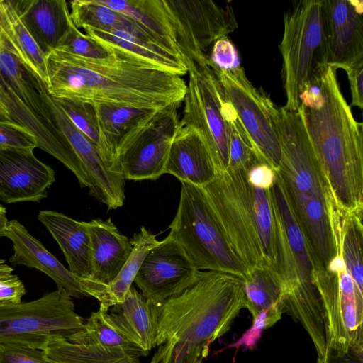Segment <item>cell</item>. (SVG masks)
<instances>
[{
	"mask_svg": "<svg viewBox=\"0 0 363 363\" xmlns=\"http://www.w3.org/2000/svg\"><path fill=\"white\" fill-rule=\"evenodd\" d=\"M100 43V42H99ZM111 55L90 59L52 50L45 55L47 89L55 99L162 109L180 105L186 82L126 50L105 45Z\"/></svg>",
	"mask_w": 363,
	"mask_h": 363,
	"instance_id": "6da1fadb",
	"label": "cell"
},
{
	"mask_svg": "<svg viewBox=\"0 0 363 363\" xmlns=\"http://www.w3.org/2000/svg\"><path fill=\"white\" fill-rule=\"evenodd\" d=\"M274 120L281 150L276 172L306 238L315 286H323L337 279L342 211L321 169L300 110L277 108Z\"/></svg>",
	"mask_w": 363,
	"mask_h": 363,
	"instance_id": "7a4b0ae2",
	"label": "cell"
},
{
	"mask_svg": "<svg viewBox=\"0 0 363 363\" xmlns=\"http://www.w3.org/2000/svg\"><path fill=\"white\" fill-rule=\"evenodd\" d=\"M246 308L243 281L199 270L193 282L160 304L156 347L150 363H202L211 345Z\"/></svg>",
	"mask_w": 363,
	"mask_h": 363,
	"instance_id": "3957f363",
	"label": "cell"
},
{
	"mask_svg": "<svg viewBox=\"0 0 363 363\" xmlns=\"http://www.w3.org/2000/svg\"><path fill=\"white\" fill-rule=\"evenodd\" d=\"M337 69L328 66L302 92L298 109L337 206L362 215L363 125L340 90Z\"/></svg>",
	"mask_w": 363,
	"mask_h": 363,
	"instance_id": "277c9868",
	"label": "cell"
},
{
	"mask_svg": "<svg viewBox=\"0 0 363 363\" xmlns=\"http://www.w3.org/2000/svg\"><path fill=\"white\" fill-rule=\"evenodd\" d=\"M272 192L277 222V270L282 285L284 311L299 322L308 335H318L325 330V320L314 282L312 257L277 172Z\"/></svg>",
	"mask_w": 363,
	"mask_h": 363,
	"instance_id": "5b68a950",
	"label": "cell"
},
{
	"mask_svg": "<svg viewBox=\"0 0 363 363\" xmlns=\"http://www.w3.org/2000/svg\"><path fill=\"white\" fill-rule=\"evenodd\" d=\"M279 49L283 59L284 107L297 111L302 92L316 83L328 66L323 0L293 1L284 15Z\"/></svg>",
	"mask_w": 363,
	"mask_h": 363,
	"instance_id": "8992f818",
	"label": "cell"
},
{
	"mask_svg": "<svg viewBox=\"0 0 363 363\" xmlns=\"http://www.w3.org/2000/svg\"><path fill=\"white\" fill-rule=\"evenodd\" d=\"M168 236L182 247L198 270L234 275L249 272L231 250L201 187L182 182L179 203Z\"/></svg>",
	"mask_w": 363,
	"mask_h": 363,
	"instance_id": "52a82bcc",
	"label": "cell"
},
{
	"mask_svg": "<svg viewBox=\"0 0 363 363\" xmlns=\"http://www.w3.org/2000/svg\"><path fill=\"white\" fill-rule=\"evenodd\" d=\"M202 189L231 250L249 273L264 263L247 172H219Z\"/></svg>",
	"mask_w": 363,
	"mask_h": 363,
	"instance_id": "ba28073f",
	"label": "cell"
},
{
	"mask_svg": "<svg viewBox=\"0 0 363 363\" xmlns=\"http://www.w3.org/2000/svg\"><path fill=\"white\" fill-rule=\"evenodd\" d=\"M84 326L71 296L61 288L29 302L0 304V344L43 350L49 338H68Z\"/></svg>",
	"mask_w": 363,
	"mask_h": 363,
	"instance_id": "9c48e42d",
	"label": "cell"
},
{
	"mask_svg": "<svg viewBox=\"0 0 363 363\" xmlns=\"http://www.w3.org/2000/svg\"><path fill=\"white\" fill-rule=\"evenodd\" d=\"M189 80L179 123L196 129L211 153L217 174L228 169L230 140L223 113L220 82L208 58L185 60Z\"/></svg>",
	"mask_w": 363,
	"mask_h": 363,
	"instance_id": "30bf717a",
	"label": "cell"
},
{
	"mask_svg": "<svg viewBox=\"0 0 363 363\" xmlns=\"http://www.w3.org/2000/svg\"><path fill=\"white\" fill-rule=\"evenodd\" d=\"M212 70L258 150L277 171L281 150L274 120L277 107L266 93L253 86L240 66Z\"/></svg>",
	"mask_w": 363,
	"mask_h": 363,
	"instance_id": "8fae6325",
	"label": "cell"
},
{
	"mask_svg": "<svg viewBox=\"0 0 363 363\" xmlns=\"http://www.w3.org/2000/svg\"><path fill=\"white\" fill-rule=\"evenodd\" d=\"M183 60L208 57L213 44L238 26L233 9L211 0H164Z\"/></svg>",
	"mask_w": 363,
	"mask_h": 363,
	"instance_id": "7c38bea8",
	"label": "cell"
},
{
	"mask_svg": "<svg viewBox=\"0 0 363 363\" xmlns=\"http://www.w3.org/2000/svg\"><path fill=\"white\" fill-rule=\"evenodd\" d=\"M179 106L156 111L138 133L119 145L116 163L124 179L155 180L164 174L169 150L179 126Z\"/></svg>",
	"mask_w": 363,
	"mask_h": 363,
	"instance_id": "4fadbf2b",
	"label": "cell"
},
{
	"mask_svg": "<svg viewBox=\"0 0 363 363\" xmlns=\"http://www.w3.org/2000/svg\"><path fill=\"white\" fill-rule=\"evenodd\" d=\"M38 90L52 113V119L63 133L82 169L89 194L108 210L123 206L125 179L103 159L98 147L72 123L58 103L48 93L45 83L37 77Z\"/></svg>",
	"mask_w": 363,
	"mask_h": 363,
	"instance_id": "5bb4252c",
	"label": "cell"
},
{
	"mask_svg": "<svg viewBox=\"0 0 363 363\" xmlns=\"http://www.w3.org/2000/svg\"><path fill=\"white\" fill-rule=\"evenodd\" d=\"M198 271L180 245L167 235L146 255L134 282L143 296L161 304L189 286Z\"/></svg>",
	"mask_w": 363,
	"mask_h": 363,
	"instance_id": "9a60e30c",
	"label": "cell"
},
{
	"mask_svg": "<svg viewBox=\"0 0 363 363\" xmlns=\"http://www.w3.org/2000/svg\"><path fill=\"white\" fill-rule=\"evenodd\" d=\"M34 149L0 146V200L6 203L40 202L55 181V172Z\"/></svg>",
	"mask_w": 363,
	"mask_h": 363,
	"instance_id": "2e32d148",
	"label": "cell"
},
{
	"mask_svg": "<svg viewBox=\"0 0 363 363\" xmlns=\"http://www.w3.org/2000/svg\"><path fill=\"white\" fill-rule=\"evenodd\" d=\"M0 121L15 123L31 133L38 147L61 162L75 175L81 187L85 186L80 164L59 128L26 105L1 76Z\"/></svg>",
	"mask_w": 363,
	"mask_h": 363,
	"instance_id": "e0dca14e",
	"label": "cell"
},
{
	"mask_svg": "<svg viewBox=\"0 0 363 363\" xmlns=\"http://www.w3.org/2000/svg\"><path fill=\"white\" fill-rule=\"evenodd\" d=\"M323 1L328 66L344 69L362 63L363 2Z\"/></svg>",
	"mask_w": 363,
	"mask_h": 363,
	"instance_id": "ac0fdd59",
	"label": "cell"
},
{
	"mask_svg": "<svg viewBox=\"0 0 363 363\" xmlns=\"http://www.w3.org/2000/svg\"><path fill=\"white\" fill-rule=\"evenodd\" d=\"M91 247V272L80 280L88 296L96 297L117 277L130 257L133 246L111 218L86 222Z\"/></svg>",
	"mask_w": 363,
	"mask_h": 363,
	"instance_id": "d6986e66",
	"label": "cell"
},
{
	"mask_svg": "<svg viewBox=\"0 0 363 363\" xmlns=\"http://www.w3.org/2000/svg\"><path fill=\"white\" fill-rule=\"evenodd\" d=\"M4 237L13 243V254L9 261L15 265H24L48 275L71 296L82 298L88 296L80 280L50 252L42 242L32 235L17 220H9Z\"/></svg>",
	"mask_w": 363,
	"mask_h": 363,
	"instance_id": "ffe728a7",
	"label": "cell"
},
{
	"mask_svg": "<svg viewBox=\"0 0 363 363\" xmlns=\"http://www.w3.org/2000/svg\"><path fill=\"white\" fill-rule=\"evenodd\" d=\"M164 174L201 188L216 178L217 171L211 153L203 138L194 128L179 123L169 150Z\"/></svg>",
	"mask_w": 363,
	"mask_h": 363,
	"instance_id": "44dd1931",
	"label": "cell"
},
{
	"mask_svg": "<svg viewBox=\"0 0 363 363\" xmlns=\"http://www.w3.org/2000/svg\"><path fill=\"white\" fill-rule=\"evenodd\" d=\"M160 304L131 286L124 301L111 308L108 317L133 344L148 353L156 347Z\"/></svg>",
	"mask_w": 363,
	"mask_h": 363,
	"instance_id": "7402d4cb",
	"label": "cell"
},
{
	"mask_svg": "<svg viewBox=\"0 0 363 363\" xmlns=\"http://www.w3.org/2000/svg\"><path fill=\"white\" fill-rule=\"evenodd\" d=\"M23 23L46 55L57 49L72 19L64 0H12Z\"/></svg>",
	"mask_w": 363,
	"mask_h": 363,
	"instance_id": "603a6c76",
	"label": "cell"
},
{
	"mask_svg": "<svg viewBox=\"0 0 363 363\" xmlns=\"http://www.w3.org/2000/svg\"><path fill=\"white\" fill-rule=\"evenodd\" d=\"M38 219L59 245L69 270L79 280L89 279L91 272V247L86 222L48 210L39 211Z\"/></svg>",
	"mask_w": 363,
	"mask_h": 363,
	"instance_id": "cb8c5ba5",
	"label": "cell"
},
{
	"mask_svg": "<svg viewBox=\"0 0 363 363\" xmlns=\"http://www.w3.org/2000/svg\"><path fill=\"white\" fill-rule=\"evenodd\" d=\"M96 111L105 160L114 170L120 172L116 152L126 141L150 120L159 109L137 108L112 104H92Z\"/></svg>",
	"mask_w": 363,
	"mask_h": 363,
	"instance_id": "d4e9b609",
	"label": "cell"
},
{
	"mask_svg": "<svg viewBox=\"0 0 363 363\" xmlns=\"http://www.w3.org/2000/svg\"><path fill=\"white\" fill-rule=\"evenodd\" d=\"M0 30L24 67L47 85L45 55L23 23L12 0H0Z\"/></svg>",
	"mask_w": 363,
	"mask_h": 363,
	"instance_id": "484cf974",
	"label": "cell"
},
{
	"mask_svg": "<svg viewBox=\"0 0 363 363\" xmlns=\"http://www.w3.org/2000/svg\"><path fill=\"white\" fill-rule=\"evenodd\" d=\"M84 30L86 35L104 45L130 52L174 74L183 77L187 74L182 57L157 42L124 31Z\"/></svg>",
	"mask_w": 363,
	"mask_h": 363,
	"instance_id": "4316f807",
	"label": "cell"
},
{
	"mask_svg": "<svg viewBox=\"0 0 363 363\" xmlns=\"http://www.w3.org/2000/svg\"><path fill=\"white\" fill-rule=\"evenodd\" d=\"M69 4L71 8V19L77 28L124 31L162 45L140 24L99 3L98 0H74Z\"/></svg>",
	"mask_w": 363,
	"mask_h": 363,
	"instance_id": "83f0119b",
	"label": "cell"
},
{
	"mask_svg": "<svg viewBox=\"0 0 363 363\" xmlns=\"http://www.w3.org/2000/svg\"><path fill=\"white\" fill-rule=\"evenodd\" d=\"M98 1L130 17L154 35L164 46L180 55L164 0Z\"/></svg>",
	"mask_w": 363,
	"mask_h": 363,
	"instance_id": "f1b7e54d",
	"label": "cell"
},
{
	"mask_svg": "<svg viewBox=\"0 0 363 363\" xmlns=\"http://www.w3.org/2000/svg\"><path fill=\"white\" fill-rule=\"evenodd\" d=\"M0 76L26 105L38 115L52 121L51 111L39 92L36 76L21 62L2 35Z\"/></svg>",
	"mask_w": 363,
	"mask_h": 363,
	"instance_id": "f546056e",
	"label": "cell"
},
{
	"mask_svg": "<svg viewBox=\"0 0 363 363\" xmlns=\"http://www.w3.org/2000/svg\"><path fill=\"white\" fill-rule=\"evenodd\" d=\"M130 242L133 250L128 260L115 279L96 297L99 302V309L102 311L108 312L112 306L124 301L146 255L159 240L155 235L141 227Z\"/></svg>",
	"mask_w": 363,
	"mask_h": 363,
	"instance_id": "4dcf8cb0",
	"label": "cell"
},
{
	"mask_svg": "<svg viewBox=\"0 0 363 363\" xmlns=\"http://www.w3.org/2000/svg\"><path fill=\"white\" fill-rule=\"evenodd\" d=\"M43 351L55 363H139L137 357L99 344L76 343L62 337L49 338Z\"/></svg>",
	"mask_w": 363,
	"mask_h": 363,
	"instance_id": "1f68e13d",
	"label": "cell"
},
{
	"mask_svg": "<svg viewBox=\"0 0 363 363\" xmlns=\"http://www.w3.org/2000/svg\"><path fill=\"white\" fill-rule=\"evenodd\" d=\"M246 308L252 319L263 311L277 305H283L282 285L277 270L263 263L249 273L243 281Z\"/></svg>",
	"mask_w": 363,
	"mask_h": 363,
	"instance_id": "d6a6232c",
	"label": "cell"
},
{
	"mask_svg": "<svg viewBox=\"0 0 363 363\" xmlns=\"http://www.w3.org/2000/svg\"><path fill=\"white\" fill-rule=\"evenodd\" d=\"M220 90L222 109L228 125L230 140L228 169L243 170L247 172L255 164L266 160L226 98L221 85Z\"/></svg>",
	"mask_w": 363,
	"mask_h": 363,
	"instance_id": "836d02e7",
	"label": "cell"
},
{
	"mask_svg": "<svg viewBox=\"0 0 363 363\" xmlns=\"http://www.w3.org/2000/svg\"><path fill=\"white\" fill-rule=\"evenodd\" d=\"M67 339L72 342L99 344L120 350L138 358L147 355L121 333L111 321L108 312L101 309L90 315L82 330Z\"/></svg>",
	"mask_w": 363,
	"mask_h": 363,
	"instance_id": "e575fe53",
	"label": "cell"
},
{
	"mask_svg": "<svg viewBox=\"0 0 363 363\" xmlns=\"http://www.w3.org/2000/svg\"><path fill=\"white\" fill-rule=\"evenodd\" d=\"M362 240V215L342 212L340 255L356 287L363 293Z\"/></svg>",
	"mask_w": 363,
	"mask_h": 363,
	"instance_id": "d590c367",
	"label": "cell"
},
{
	"mask_svg": "<svg viewBox=\"0 0 363 363\" xmlns=\"http://www.w3.org/2000/svg\"><path fill=\"white\" fill-rule=\"evenodd\" d=\"M253 208L265 262L277 269V222L272 188L251 186Z\"/></svg>",
	"mask_w": 363,
	"mask_h": 363,
	"instance_id": "8d00e7d4",
	"label": "cell"
},
{
	"mask_svg": "<svg viewBox=\"0 0 363 363\" xmlns=\"http://www.w3.org/2000/svg\"><path fill=\"white\" fill-rule=\"evenodd\" d=\"M55 101L75 127L98 147L103 159L106 162L98 120L93 104L69 99H55Z\"/></svg>",
	"mask_w": 363,
	"mask_h": 363,
	"instance_id": "74e56055",
	"label": "cell"
},
{
	"mask_svg": "<svg viewBox=\"0 0 363 363\" xmlns=\"http://www.w3.org/2000/svg\"><path fill=\"white\" fill-rule=\"evenodd\" d=\"M57 50L90 59L108 58L112 52L109 47L82 33L72 21L67 33L61 39Z\"/></svg>",
	"mask_w": 363,
	"mask_h": 363,
	"instance_id": "f35d334b",
	"label": "cell"
},
{
	"mask_svg": "<svg viewBox=\"0 0 363 363\" xmlns=\"http://www.w3.org/2000/svg\"><path fill=\"white\" fill-rule=\"evenodd\" d=\"M283 313H284L283 305H277L259 313L256 318L252 319V326L243 333L239 340L230 345V347L255 348L262 332L278 322Z\"/></svg>",
	"mask_w": 363,
	"mask_h": 363,
	"instance_id": "ab89813d",
	"label": "cell"
},
{
	"mask_svg": "<svg viewBox=\"0 0 363 363\" xmlns=\"http://www.w3.org/2000/svg\"><path fill=\"white\" fill-rule=\"evenodd\" d=\"M208 64L211 69L223 70L240 66L238 51L228 36L217 40L213 44L208 55Z\"/></svg>",
	"mask_w": 363,
	"mask_h": 363,
	"instance_id": "60d3db41",
	"label": "cell"
},
{
	"mask_svg": "<svg viewBox=\"0 0 363 363\" xmlns=\"http://www.w3.org/2000/svg\"><path fill=\"white\" fill-rule=\"evenodd\" d=\"M0 363H55L43 350L16 344H0Z\"/></svg>",
	"mask_w": 363,
	"mask_h": 363,
	"instance_id": "b9f144b4",
	"label": "cell"
},
{
	"mask_svg": "<svg viewBox=\"0 0 363 363\" xmlns=\"http://www.w3.org/2000/svg\"><path fill=\"white\" fill-rule=\"evenodd\" d=\"M0 146L35 149L38 147L35 138L15 123L0 121Z\"/></svg>",
	"mask_w": 363,
	"mask_h": 363,
	"instance_id": "7bdbcfd3",
	"label": "cell"
},
{
	"mask_svg": "<svg viewBox=\"0 0 363 363\" xmlns=\"http://www.w3.org/2000/svg\"><path fill=\"white\" fill-rule=\"evenodd\" d=\"M276 172L266 162L253 166L247 172L248 183L253 187L261 189H270L274 182Z\"/></svg>",
	"mask_w": 363,
	"mask_h": 363,
	"instance_id": "ee69618b",
	"label": "cell"
},
{
	"mask_svg": "<svg viewBox=\"0 0 363 363\" xmlns=\"http://www.w3.org/2000/svg\"><path fill=\"white\" fill-rule=\"evenodd\" d=\"M347 72L352 101L349 106L363 108V62L356 66L344 69Z\"/></svg>",
	"mask_w": 363,
	"mask_h": 363,
	"instance_id": "f6af8a7d",
	"label": "cell"
},
{
	"mask_svg": "<svg viewBox=\"0 0 363 363\" xmlns=\"http://www.w3.org/2000/svg\"><path fill=\"white\" fill-rule=\"evenodd\" d=\"M25 294L24 284L16 274L0 282V304L21 303Z\"/></svg>",
	"mask_w": 363,
	"mask_h": 363,
	"instance_id": "bcb514c9",
	"label": "cell"
},
{
	"mask_svg": "<svg viewBox=\"0 0 363 363\" xmlns=\"http://www.w3.org/2000/svg\"><path fill=\"white\" fill-rule=\"evenodd\" d=\"M320 363H363V347H350L344 352L327 348L325 359Z\"/></svg>",
	"mask_w": 363,
	"mask_h": 363,
	"instance_id": "7dc6e473",
	"label": "cell"
},
{
	"mask_svg": "<svg viewBox=\"0 0 363 363\" xmlns=\"http://www.w3.org/2000/svg\"><path fill=\"white\" fill-rule=\"evenodd\" d=\"M13 269L6 264L5 260L0 259V282L13 277Z\"/></svg>",
	"mask_w": 363,
	"mask_h": 363,
	"instance_id": "c3c4849f",
	"label": "cell"
},
{
	"mask_svg": "<svg viewBox=\"0 0 363 363\" xmlns=\"http://www.w3.org/2000/svg\"><path fill=\"white\" fill-rule=\"evenodd\" d=\"M1 30H0V43H1Z\"/></svg>",
	"mask_w": 363,
	"mask_h": 363,
	"instance_id": "681fc988",
	"label": "cell"
}]
</instances>
